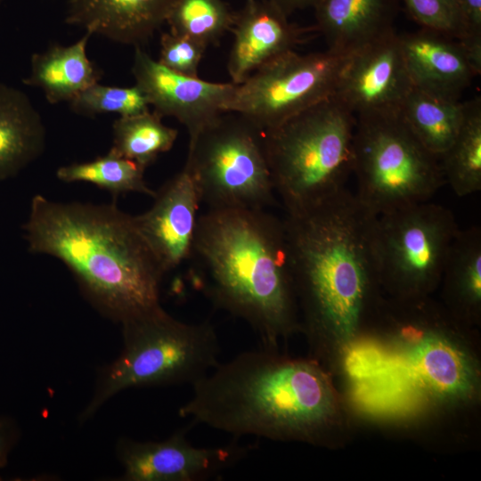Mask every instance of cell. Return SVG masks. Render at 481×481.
Segmentation results:
<instances>
[{
    "label": "cell",
    "instance_id": "3",
    "mask_svg": "<svg viewBox=\"0 0 481 481\" xmlns=\"http://www.w3.org/2000/svg\"><path fill=\"white\" fill-rule=\"evenodd\" d=\"M377 219L346 188L282 219L295 292L310 323L338 338L355 334L380 282Z\"/></svg>",
    "mask_w": 481,
    "mask_h": 481
},
{
    "label": "cell",
    "instance_id": "12",
    "mask_svg": "<svg viewBox=\"0 0 481 481\" xmlns=\"http://www.w3.org/2000/svg\"><path fill=\"white\" fill-rule=\"evenodd\" d=\"M250 448L238 442L197 447L183 430L162 441L123 438L117 446L125 481H200L218 476L244 458Z\"/></svg>",
    "mask_w": 481,
    "mask_h": 481
},
{
    "label": "cell",
    "instance_id": "34",
    "mask_svg": "<svg viewBox=\"0 0 481 481\" xmlns=\"http://www.w3.org/2000/svg\"><path fill=\"white\" fill-rule=\"evenodd\" d=\"M19 428L14 420L7 416H0V469L8 462V457L17 444Z\"/></svg>",
    "mask_w": 481,
    "mask_h": 481
},
{
    "label": "cell",
    "instance_id": "27",
    "mask_svg": "<svg viewBox=\"0 0 481 481\" xmlns=\"http://www.w3.org/2000/svg\"><path fill=\"white\" fill-rule=\"evenodd\" d=\"M449 289L457 300L470 309L481 300V229L471 226L459 230L444 265Z\"/></svg>",
    "mask_w": 481,
    "mask_h": 481
},
{
    "label": "cell",
    "instance_id": "29",
    "mask_svg": "<svg viewBox=\"0 0 481 481\" xmlns=\"http://www.w3.org/2000/svg\"><path fill=\"white\" fill-rule=\"evenodd\" d=\"M73 112L86 117L116 113L128 117L150 110V102L136 85L129 87L104 86L98 83L87 87L69 102Z\"/></svg>",
    "mask_w": 481,
    "mask_h": 481
},
{
    "label": "cell",
    "instance_id": "35",
    "mask_svg": "<svg viewBox=\"0 0 481 481\" xmlns=\"http://www.w3.org/2000/svg\"><path fill=\"white\" fill-rule=\"evenodd\" d=\"M278 5L286 15L289 16L296 11L313 8L317 0H271Z\"/></svg>",
    "mask_w": 481,
    "mask_h": 481
},
{
    "label": "cell",
    "instance_id": "4",
    "mask_svg": "<svg viewBox=\"0 0 481 481\" xmlns=\"http://www.w3.org/2000/svg\"><path fill=\"white\" fill-rule=\"evenodd\" d=\"M273 348L245 351L193 384L179 415L235 436H311L331 416L334 395L313 363Z\"/></svg>",
    "mask_w": 481,
    "mask_h": 481
},
{
    "label": "cell",
    "instance_id": "33",
    "mask_svg": "<svg viewBox=\"0 0 481 481\" xmlns=\"http://www.w3.org/2000/svg\"><path fill=\"white\" fill-rule=\"evenodd\" d=\"M466 37L462 40H481V0H458Z\"/></svg>",
    "mask_w": 481,
    "mask_h": 481
},
{
    "label": "cell",
    "instance_id": "26",
    "mask_svg": "<svg viewBox=\"0 0 481 481\" xmlns=\"http://www.w3.org/2000/svg\"><path fill=\"white\" fill-rule=\"evenodd\" d=\"M145 168L117 154L112 150L94 160L61 167L56 171L65 183L85 182L96 185L114 196L138 192L153 197L155 191L144 180Z\"/></svg>",
    "mask_w": 481,
    "mask_h": 481
},
{
    "label": "cell",
    "instance_id": "15",
    "mask_svg": "<svg viewBox=\"0 0 481 481\" xmlns=\"http://www.w3.org/2000/svg\"><path fill=\"white\" fill-rule=\"evenodd\" d=\"M233 42L227 70L232 83H242L274 59L295 51L307 29L289 20L271 0H247L233 22Z\"/></svg>",
    "mask_w": 481,
    "mask_h": 481
},
{
    "label": "cell",
    "instance_id": "17",
    "mask_svg": "<svg viewBox=\"0 0 481 481\" xmlns=\"http://www.w3.org/2000/svg\"><path fill=\"white\" fill-rule=\"evenodd\" d=\"M176 0H69L65 22L123 45L141 46L167 22Z\"/></svg>",
    "mask_w": 481,
    "mask_h": 481
},
{
    "label": "cell",
    "instance_id": "19",
    "mask_svg": "<svg viewBox=\"0 0 481 481\" xmlns=\"http://www.w3.org/2000/svg\"><path fill=\"white\" fill-rule=\"evenodd\" d=\"M46 130L21 90L0 82V181L17 175L44 151Z\"/></svg>",
    "mask_w": 481,
    "mask_h": 481
},
{
    "label": "cell",
    "instance_id": "31",
    "mask_svg": "<svg viewBox=\"0 0 481 481\" xmlns=\"http://www.w3.org/2000/svg\"><path fill=\"white\" fill-rule=\"evenodd\" d=\"M206 49V45L192 38L169 31L161 35L158 61L175 72L198 77L199 65Z\"/></svg>",
    "mask_w": 481,
    "mask_h": 481
},
{
    "label": "cell",
    "instance_id": "8",
    "mask_svg": "<svg viewBox=\"0 0 481 481\" xmlns=\"http://www.w3.org/2000/svg\"><path fill=\"white\" fill-rule=\"evenodd\" d=\"M184 167L208 208L265 209L274 202L263 133L237 113H222L189 142Z\"/></svg>",
    "mask_w": 481,
    "mask_h": 481
},
{
    "label": "cell",
    "instance_id": "5",
    "mask_svg": "<svg viewBox=\"0 0 481 481\" xmlns=\"http://www.w3.org/2000/svg\"><path fill=\"white\" fill-rule=\"evenodd\" d=\"M355 124V116L332 95L263 133L274 191L286 211L346 188Z\"/></svg>",
    "mask_w": 481,
    "mask_h": 481
},
{
    "label": "cell",
    "instance_id": "23",
    "mask_svg": "<svg viewBox=\"0 0 481 481\" xmlns=\"http://www.w3.org/2000/svg\"><path fill=\"white\" fill-rule=\"evenodd\" d=\"M423 389L411 373L402 353H394L381 373L354 381L352 397L362 411L375 415H401L416 410Z\"/></svg>",
    "mask_w": 481,
    "mask_h": 481
},
{
    "label": "cell",
    "instance_id": "6",
    "mask_svg": "<svg viewBox=\"0 0 481 481\" xmlns=\"http://www.w3.org/2000/svg\"><path fill=\"white\" fill-rule=\"evenodd\" d=\"M120 355L101 371L82 411L84 422L112 396L130 387L193 385L219 364L220 346L209 322L187 323L161 305L124 322Z\"/></svg>",
    "mask_w": 481,
    "mask_h": 481
},
{
    "label": "cell",
    "instance_id": "9",
    "mask_svg": "<svg viewBox=\"0 0 481 481\" xmlns=\"http://www.w3.org/2000/svg\"><path fill=\"white\" fill-rule=\"evenodd\" d=\"M349 53L283 54L235 85L224 112H234L261 133L275 128L332 96Z\"/></svg>",
    "mask_w": 481,
    "mask_h": 481
},
{
    "label": "cell",
    "instance_id": "11",
    "mask_svg": "<svg viewBox=\"0 0 481 481\" xmlns=\"http://www.w3.org/2000/svg\"><path fill=\"white\" fill-rule=\"evenodd\" d=\"M412 88L393 30L349 53L333 95L357 117L398 111Z\"/></svg>",
    "mask_w": 481,
    "mask_h": 481
},
{
    "label": "cell",
    "instance_id": "21",
    "mask_svg": "<svg viewBox=\"0 0 481 481\" xmlns=\"http://www.w3.org/2000/svg\"><path fill=\"white\" fill-rule=\"evenodd\" d=\"M401 353L423 390L449 395L469 388L471 374L468 363L462 355L444 339L426 336Z\"/></svg>",
    "mask_w": 481,
    "mask_h": 481
},
{
    "label": "cell",
    "instance_id": "13",
    "mask_svg": "<svg viewBox=\"0 0 481 481\" xmlns=\"http://www.w3.org/2000/svg\"><path fill=\"white\" fill-rule=\"evenodd\" d=\"M132 73L161 118L173 117L183 125L192 142L208 125L224 112L235 88L233 83H215L175 72L135 47Z\"/></svg>",
    "mask_w": 481,
    "mask_h": 481
},
{
    "label": "cell",
    "instance_id": "24",
    "mask_svg": "<svg viewBox=\"0 0 481 481\" xmlns=\"http://www.w3.org/2000/svg\"><path fill=\"white\" fill-rule=\"evenodd\" d=\"M445 183L459 197L481 190V99L465 102L461 128L439 156Z\"/></svg>",
    "mask_w": 481,
    "mask_h": 481
},
{
    "label": "cell",
    "instance_id": "36",
    "mask_svg": "<svg viewBox=\"0 0 481 481\" xmlns=\"http://www.w3.org/2000/svg\"><path fill=\"white\" fill-rule=\"evenodd\" d=\"M4 1V0H0V5L3 4Z\"/></svg>",
    "mask_w": 481,
    "mask_h": 481
},
{
    "label": "cell",
    "instance_id": "28",
    "mask_svg": "<svg viewBox=\"0 0 481 481\" xmlns=\"http://www.w3.org/2000/svg\"><path fill=\"white\" fill-rule=\"evenodd\" d=\"M234 18L235 13L222 0H176L167 23L170 32L208 47L233 26Z\"/></svg>",
    "mask_w": 481,
    "mask_h": 481
},
{
    "label": "cell",
    "instance_id": "32",
    "mask_svg": "<svg viewBox=\"0 0 481 481\" xmlns=\"http://www.w3.org/2000/svg\"><path fill=\"white\" fill-rule=\"evenodd\" d=\"M393 354L371 341H361L351 346L345 358V368L353 381L372 378L390 364Z\"/></svg>",
    "mask_w": 481,
    "mask_h": 481
},
{
    "label": "cell",
    "instance_id": "10",
    "mask_svg": "<svg viewBox=\"0 0 481 481\" xmlns=\"http://www.w3.org/2000/svg\"><path fill=\"white\" fill-rule=\"evenodd\" d=\"M460 228L447 208L429 201L378 216L375 249L380 282L420 294L441 278Z\"/></svg>",
    "mask_w": 481,
    "mask_h": 481
},
{
    "label": "cell",
    "instance_id": "22",
    "mask_svg": "<svg viewBox=\"0 0 481 481\" xmlns=\"http://www.w3.org/2000/svg\"><path fill=\"white\" fill-rule=\"evenodd\" d=\"M398 111L420 142L440 156L461 128L465 102L439 98L412 87Z\"/></svg>",
    "mask_w": 481,
    "mask_h": 481
},
{
    "label": "cell",
    "instance_id": "25",
    "mask_svg": "<svg viewBox=\"0 0 481 481\" xmlns=\"http://www.w3.org/2000/svg\"><path fill=\"white\" fill-rule=\"evenodd\" d=\"M155 111L119 117L112 125L110 150L146 168L159 155L168 151L178 131L166 126Z\"/></svg>",
    "mask_w": 481,
    "mask_h": 481
},
{
    "label": "cell",
    "instance_id": "2",
    "mask_svg": "<svg viewBox=\"0 0 481 481\" xmlns=\"http://www.w3.org/2000/svg\"><path fill=\"white\" fill-rule=\"evenodd\" d=\"M190 257L206 298L246 322L262 346L273 348L296 325L282 219L261 208H208L198 217Z\"/></svg>",
    "mask_w": 481,
    "mask_h": 481
},
{
    "label": "cell",
    "instance_id": "18",
    "mask_svg": "<svg viewBox=\"0 0 481 481\" xmlns=\"http://www.w3.org/2000/svg\"><path fill=\"white\" fill-rule=\"evenodd\" d=\"M399 0H317L315 30L327 49L350 53L394 29Z\"/></svg>",
    "mask_w": 481,
    "mask_h": 481
},
{
    "label": "cell",
    "instance_id": "20",
    "mask_svg": "<svg viewBox=\"0 0 481 481\" xmlns=\"http://www.w3.org/2000/svg\"><path fill=\"white\" fill-rule=\"evenodd\" d=\"M92 35L88 32L69 45H54L31 55L30 71L23 84L40 88L52 104L69 102L78 94L98 83L102 72L86 54Z\"/></svg>",
    "mask_w": 481,
    "mask_h": 481
},
{
    "label": "cell",
    "instance_id": "14",
    "mask_svg": "<svg viewBox=\"0 0 481 481\" xmlns=\"http://www.w3.org/2000/svg\"><path fill=\"white\" fill-rule=\"evenodd\" d=\"M152 198V206L134 220L166 273L190 258L201 202L184 167Z\"/></svg>",
    "mask_w": 481,
    "mask_h": 481
},
{
    "label": "cell",
    "instance_id": "7",
    "mask_svg": "<svg viewBox=\"0 0 481 481\" xmlns=\"http://www.w3.org/2000/svg\"><path fill=\"white\" fill-rule=\"evenodd\" d=\"M355 118V194L377 216L428 201L445 183L439 156L420 142L399 111Z\"/></svg>",
    "mask_w": 481,
    "mask_h": 481
},
{
    "label": "cell",
    "instance_id": "30",
    "mask_svg": "<svg viewBox=\"0 0 481 481\" xmlns=\"http://www.w3.org/2000/svg\"><path fill=\"white\" fill-rule=\"evenodd\" d=\"M410 17L420 28L462 40L466 37L458 0H403Z\"/></svg>",
    "mask_w": 481,
    "mask_h": 481
},
{
    "label": "cell",
    "instance_id": "16",
    "mask_svg": "<svg viewBox=\"0 0 481 481\" xmlns=\"http://www.w3.org/2000/svg\"><path fill=\"white\" fill-rule=\"evenodd\" d=\"M412 87L428 94L460 101L477 76L460 40L434 30L399 35Z\"/></svg>",
    "mask_w": 481,
    "mask_h": 481
},
{
    "label": "cell",
    "instance_id": "1",
    "mask_svg": "<svg viewBox=\"0 0 481 481\" xmlns=\"http://www.w3.org/2000/svg\"><path fill=\"white\" fill-rule=\"evenodd\" d=\"M29 250L61 260L103 315L120 324L160 305L165 274L134 216L114 204L37 194L23 226Z\"/></svg>",
    "mask_w": 481,
    "mask_h": 481
}]
</instances>
